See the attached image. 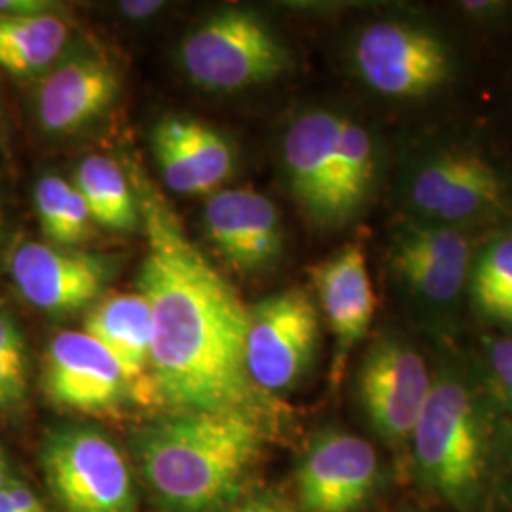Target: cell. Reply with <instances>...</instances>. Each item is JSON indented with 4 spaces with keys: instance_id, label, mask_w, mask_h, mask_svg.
I'll return each instance as SVG.
<instances>
[{
    "instance_id": "obj_22",
    "label": "cell",
    "mask_w": 512,
    "mask_h": 512,
    "mask_svg": "<svg viewBox=\"0 0 512 512\" xmlns=\"http://www.w3.org/2000/svg\"><path fill=\"white\" fill-rule=\"evenodd\" d=\"M465 294L482 319L512 329V234L495 236L476 251Z\"/></svg>"
},
{
    "instance_id": "obj_33",
    "label": "cell",
    "mask_w": 512,
    "mask_h": 512,
    "mask_svg": "<svg viewBox=\"0 0 512 512\" xmlns=\"http://www.w3.org/2000/svg\"><path fill=\"white\" fill-rule=\"evenodd\" d=\"M164 8V2L158 0H129L122 2L120 10L133 19H147L154 14H158Z\"/></svg>"
},
{
    "instance_id": "obj_2",
    "label": "cell",
    "mask_w": 512,
    "mask_h": 512,
    "mask_svg": "<svg viewBox=\"0 0 512 512\" xmlns=\"http://www.w3.org/2000/svg\"><path fill=\"white\" fill-rule=\"evenodd\" d=\"M266 437L258 414L179 412L139 433L135 458L165 512H222L238 501Z\"/></svg>"
},
{
    "instance_id": "obj_5",
    "label": "cell",
    "mask_w": 512,
    "mask_h": 512,
    "mask_svg": "<svg viewBox=\"0 0 512 512\" xmlns=\"http://www.w3.org/2000/svg\"><path fill=\"white\" fill-rule=\"evenodd\" d=\"M188 78L211 92H238L268 84L293 65L285 44L251 10L230 8L192 29L181 46Z\"/></svg>"
},
{
    "instance_id": "obj_23",
    "label": "cell",
    "mask_w": 512,
    "mask_h": 512,
    "mask_svg": "<svg viewBox=\"0 0 512 512\" xmlns=\"http://www.w3.org/2000/svg\"><path fill=\"white\" fill-rule=\"evenodd\" d=\"M167 120L186 158L194 165L205 194H211L217 186L230 179L234 171V152L219 131L190 118L171 116Z\"/></svg>"
},
{
    "instance_id": "obj_28",
    "label": "cell",
    "mask_w": 512,
    "mask_h": 512,
    "mask_svg": "<svg viewBox=\"0 0 512 512\" xmlns=\"http://www.w3.org/2000/svg\"><path fill=\"white\" fill-rule=\"evenodd\" d=\"M0 351L18 359H27V344L18 323L12 317V313L2 308H0Z\"/></svg>"
},
{
    "instance_id": "obj_21",
    "label": "cell",
    "mask_w": 512,
    "mask_h": 512,
    "mask_svg": "<svg viewBox=\"0 0 512 512\" xmlns=\"http://www.w3.org/2000/svg\"><path fill=\"white\" fill-rule=\"evenodd\" d=\"M74 188L92 213L93 222L118 232H133L141 224L135 188L116 160L101 154L86 156L76 169Z\"/></svg>"
},
{
    "instance_id": "obj_24",
    "label": "cell",
    "mask_w": 512,
    "mask_h": 512,
    "mask_svg": "<svg viewBox=\"0 0 512 512\" xmlns=\"http://www.w3.org/2000/svg\"><path fill=\"white\" fill-rule=\"evenodd\" d=\"M152 150L162 169L165 184L183 196H202L205 194L202 181L186 158L181 143L177 141L169 120L164 118L152 129Z\"/></svg>"
},
{
    "instance_id": "obj_34",
    "label": "cell",
    "mask_w": 512,
    "mask_h": 512,
    "mask_svg": "<svg viewBox=\"0 0 512 512\" xmlns=\"http://www.w3.org/2000/svg\"><path fill=\"white\" fill-rule=\"evenodd\" d=\"M12 480H14V476H12V471H10L8 459L4 456V452L0 450V490H2L4 486H8Z\"/></svg>"
},
{
    "instance_id": "obj_26",
    "label": "cell",
    "mask_w": 512,
    "mask_h": 512,
    "mask_svg": "<svg viewBox=\"0 0 512 512\" xmlns=\"http://www.w3.org/2000/svg\"><path fill=\"white\" fill-rule=\"evenodd\" d=\"M486 370L495 397L512 412V338L488 340Z\"/></svg>"
},
{
    "instance_id": "obj_3",
    "label": "cell",
    "mask_w": 512,
    "mask_h": 512,
    "mask_svg": "<svg viewBox=\"0 0 512 512\" xmlns=\"http://www.w3.org/2000/svg\"><path fill=\"white\" fill-rule=\"evenodd\" d=\"M495 433L488 397L456 370L442 372L410 440L421 482L456 511H478L492 480Z\"/></svg>"
},
{
    "instance_id": "obj_20",
    "label": "cell",
    "mask_w": 512,
    "mask_h": 512,
    "mask_svg": "<svg viewBox=\"0 0 512 512\" xmlns=\"http://www.w3.org/2000/svg\"><path fill=\"white\" fill-rule=\"evenodd\" d=\"M69 25L57 14H0V67L19 78L44 74L63 52Z\"/></svg>"
},
{
    "instance_id": "obj_18",
    "label": "cell",
    "mask_w": 512,
    "mask_h": 512,
    "mask_svg": "<svg viewBox=\"0 0 512 512\" xmlns=\"http://www.w3.org/2000/svg\"><path fill=\"white\" fill-rule=\"evenodd\" d=\"M84 332L109 351L122 368L131 401L156 406L152 385V315L145 296L116 293L99 300L84 321Z\"/></svg>"
},
{
    "instance_id": "obj_11",
    "label": "cell",
    "mask_w": 512,
    "mask_h": 512,
    "mask_svg": "<svg viewBox=\"0 0 512 512\" xmlns=\"http://www.w3.org/2000/svg\"><path fill=\"white\" fill-rule=\"evenodd\" d=\"M380 461L368 440L325 429L311 440L296 473L304 512H357L376 488Z\"/></svg>"
},
{
    "instance_id": "obj_9",
    "label": "cell",
    "mask_w": 512,
    "mask_h": 512,
    "mask_svg": "<svg viewBox=\"0 0 512 512\" xmlns=\"http://www.w3.org/2000/svg\"><path fill=\"white\" fill-rule=\"evenodd\" d=\"M431 385L433 378L420 351L397 334L378 336L357 372V395L366 420L393 446L412 440Z\"/></svg>"
},
{
    "instance_id": "obj_8",
    "label": "cell",
    "mask_w": 512,
    "mask_h": 512,
    "mask_svg": "<svg viewBox=\"0 0 512 512\" xmlns=\"http://www.w3.org/2000/svg\"><path fill=\"white\" fill-rule=\"evenodd\" d=\"M321 344V311L304 287L270 294L249 308L245 363L249 378L264 395L300 384Z\"/></svg>"
},
{
    "instance_id": "obj_31",
    "label": "cell",
    "mask_w": 512,
    "mask_h": 512,
    "mask_svg": "<svg viewBox=\"0 0 512 512\" xmlns=\"http://www.w3.org/2000/svg\"><path fill=\"white\" fill-rule=\"evenodd\" d=\"M54 4L46 0H0L4 16H44L54 14Z\"/></svg>"
},
{
    "instance_id": "obj_15",
    "label": "cell",
    "mask_w": 512,
    "mask_h": 512,
    "mask_svg": "<svg viewBox=\"0 0 512 512\" xmlns=\"http://www.w3.org/2000/svg\"><path fill=\"white\" fill-rule=\"evenodd\" d=\"M120 86V71L109 57L97 52L65 57L38 86V124L48 135L78 133L109 110Z\"/></svg>"
},
{
    "instance_id": "obj_32",
    "label": "cell",
    "mask_w": 512,
    "mask_h": 512,
    "mask_svg": "<svg viewBox=\"0 0 512 512\" xmlns=\"http://www.w3.org/2000/svg\"><path fill=\"white\" fill-rule=\"evenodd\" d=\"M4 490H6V494L10 495L12 503L16 505L19 512H48L44 503L38 499L37 494L27 484L19 482L16 478Z\"/></svg>"
},
{
    "instance_id": "obj_35",
    "label": "cell",
    "mask_w": 512,
    "mask_h": 512,
    "mask_svg": "<svg viewBox=\"0 0 512 512\" xmlns=\"http://www.w3.org/2000/svg\"><path fill=\"white\" fill-rule=\"evenodd\" d=\"M2 131L4 129H2V105H0V141H2Z\"/></svg>"
},
{
    "instance_id": "obj_25",
    "label": "cell",
    "mask_w": 512,
    "mask_h": 512,
    "mask_svg": "<svg viewBox=\"0 0 512 512\" xmlns=\"http://www.w3.org/2000/svg\"><path fill=\"white\" fill-rule=\"evenodd\" d=\"M73 184L57 175H46L35 186V207H37L38 222L44 236L52 243H57L59 228L67 211V202Z\"/></svg>"
},
{
    "instance_id": "obj_7",
    "label": "cell",
    "mask_w": 512,
    "mask_h": 512,
    "mask_svg": "<svg viewBox=\"0 0 512 512\" xmlns=\"http://www.w3.org/2000/svg\"><path fill=\"white\" fill-rule=\"evenodd\" d=\"M48 486L67 512H137L128 459L99 429L67 425L42 446Z\"/></svg>"
},
{
    "instance_id": "obj_30",
    "label": "cell",
    "mask_w": 512,
    "mask_h": 512,
    "mask_svg": "<svg viewBox=\"0 0 512 512\" xmlns=\"http://www.w3.org/2000/svg\"><path fill=\"white\" fill-rule=\"evenodd\" d=\"M461 10L471 16V18L480 19V21H497V19L512 16L511 2H461Z\"/></svg>"
},
{
    "instance_id": "obj_17",
    "label": "cell",
    "mask_w": 512,
    "mask_h": 512,
    "mask_svg": "<svg viewBox=\"0 0 512 512\" xmlns=\"http://www.w3.org/2000/svg\"><path fill=\"white\" fill-rule=\"evenodd\" d=\"M342 118L332 109L302 112L283 139L289 190L302 213L321 228H332V179Z\"/></svg>"
},
{
    "instance_id": "obj_29",
    "label": "cell",
    "mask_w": 512,
    "mask_h": 512,
    "mask_svg": "<svg viewBox=\"0 0 512 512\" xmlns=\"http://www.w3.org/2000/svg\"><path fill=\"white\" fill-rule=\"evenodd\" d=\"M222 512H294L283 499L270 494L251 495L232 503Z\"/></svg>"
},
{
    "instance_id": "obj_1",
    "label": "cell",
    "mask_w": 512,
    "mask_h": 512,
    "mask_svg": "<svg viewBox=\"0 0 512 512\" xmlns=\"http://www.w3.org/2000/svg\"><path fill=\"white\" fill-rule=\"evenodd\" d=\"M135 194L147 234L137 287L152 315L156 406L179 412H249L266 418L264 393L245 363L249 308L190 241L169 203L139 173Z\"/></svg>"
},
{
    "instance_id": "obj_4",
    "label": "cell",
    "mask_w": 512,
    "mask_h": 512,
    "mask_svg": "<svg viewBox=\"0 0 512 512\" xmlns=\"http://www.w3.org/2000/svg\"><path fill=\"white\" fill-rule=\"evenodd\" d=\"M353 67L372 92L395 101H423L456 78L450 42L431 25L412 19H378L353 42Z\"/></svg>"
},
{
    "instance_id": "obj_27",
    "label": "cell",
    "mask_w": 512,
    "mask_h": 512,
    "mask_svg": "<svg viewBox=\"0 0 512 512\" xmlns=\"http://www.w3.org/2000/svg\"><path fill=\"white\" fill-rule=\"evenodd\" d=\"M29 389V361L0 351V412L25 403Z\"/></svg>"
},
{
    "instance_id": "obj_16",
    "label": "cell",
    "mask_w": 512,
    "mask_h": 512,
    "mask_svg": "<svg viewBox=\"0 0 512 512\" xmlns=\"http://www.w3.org/2000/svg\"><path fill=\"white\" fill-rule=\"evenodd\" d=\"M310 279L319 311H323L334 336L332 376L340 378L349 353L365 340L376 313V294L363 247L359 243L342 247L311 266Z\"/></svg>"
},
{
    "instance_id": "obj_6",
    "label": "cell",
    "mask_w": 512,
    "mask_h": 512,
    "mask_svg": "<svg viewBox=\"0 0 512 512\" xmlns=\"http://www.w3.org/2000/svg\"><path fill=\"white\" fill-rule=\"evenodd\" d=\"M408 219L467 230L501 215L509 186L495 165L467 148L421 156L403 184Z\"/></svg>"
},
{
    "instance_id": "obj_19",
    "label": "cell",
    "mask_w": 512,
    "mask_h": 512,
    "mask_svg": "<svg viewBox=\"0 0 512 512\" xmlns=\"http://www.w3.org/2000/svg\"><path fill=\"white\" fill-rule=\"evenodd\" d=\"M380 177V145L372 131L344 114L332 179V228L365 207Z\"/></svg>"
},
{
    "instance_id": "obj_12",
    "label": "cell",
    "mask_w": 512,
    "mask_h": 512,
    "mask_svg": "<svg viewBox=\"0 0 512 512\" xmlns=\"http://www.w3.org/2000/svg\"><path fill=\"white\" fill-rule=\"evenodd\" d=\"M10 270L19 294L50 315H71L92 306L114 274V260L46 243H23Z\"/></svg>"
},
{
    "instance_id": "obj_13",
    "label": "cell",
    "mask_w": 512,
    "mask_h": 512,
    "mask_svg": "<svg viewBox=\"0 0 512 512\" xmlns=\"http://www.w3.org/2000/svg\"><path fill=\"white\" fill-rule=\"evenodd\" d=\"M46 397L65 410L103 416L131 401L128 382L116 359L86 332L54 336L44 353Z\"/></svg>"
},
{
    "instance_id": "obj_10",
    "label": "cell",
    "mask_w": 512,
    "mask_h": 512,
    "mask_svg": "<svg viewBox=\"0 0 512 512\" xmlns=\"http://www.w3.org/2000/svg\"><path fill=\"white\" fill-rule=\"evenodd\" d=\"M389 270L421 308L454 310L467 291L473 245L467 230L406 219L387 249Z\"/></svg>"
},
{
    "instance_id": "obj_14",
    "label": "cell",
    "mask_w": 512,
    "mask_h": 512,
    "mask_svg": "<svg viewBox=\"0 0 512 512\" xmlns=\"http://www.w3.org/2000/svg\"><path fill=\"white\" fill-rule=\"evenodd\" d=\"M203 224L219 255L243 274L274 266L285 251V230L275 203L251 188L211 194Z\"/></svg>"
}]
</instances>
